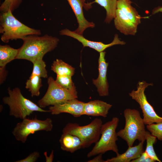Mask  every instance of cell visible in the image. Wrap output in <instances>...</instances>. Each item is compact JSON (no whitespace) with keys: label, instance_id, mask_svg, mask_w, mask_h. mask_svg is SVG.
<instances>
[{"label":"cell","instance_id":"cell-22","mask_svg":"<svg viewBox=\"0 0 162 162\" xmlns=\"http://www.w3.org/2000/svg\"><path fill=\"white\" fill-rule=\"evenodd\" d=\"M42 86L41 77L37 75H31L26 82L25 88L30 92L32 97L39 95L40 89Z\"/></svg>","mask_w":162,"mask_h":162},{"label":"cell","instance_id":"cell-16","mask_svg":"<svg viewBox=\"0 0 162 162\" xmlns=\"http://www.w3.org/2000/svg\"><path fill=\"white\" fill-rule=\"evenodd\" d=\"M145 141L140 142L134 146H128L127 150L122 154H118L115 157L107 159L105 162H130L139 157L144 152Z\"/></svg>","mask_w":162,"mask_h":162},{"label":"cell","instance_id":"cell-29","mask_svg":"<svg viewBox=\"0 0 162 162\" xmlns=\"http://www.w3.org/2000/svg\"><path fill=\"white\" fill-rule=\"evenodd\" d=\"M131 162H154V160L149 157L144 151L138 158L132 160Z\"/></svg>","mask_w":162,"mask_h":162},{"label":"cell","instance_id":"cell-28","mask_svg":"<svg viewBox=\"0 0 162 162\" xmlns=\"http://www.w3.org/2000/svg\"><path fill=\"white\" fill-rule=\"evenodd\" d=\"M39 153L37 151H34L30 154L26 158L21 160H17L16 162H35L40 157Z\"/></svg>","mask_w":162,"mask_h":162},{"label":"cell","instance_id":"cell-24","mask_svg":"<svg viewBox=\"0 0 162 162\" xmlns=\"http://www.w3.org/2000/svg\"><path fill=\"white\" fill-rule=\"evenodd\" d=\"M32 62L33 64V68L31 75H37L43 78L48 77L46 63L43 58L36 59Z\"/></svg>","mask_w":162,"mask_h":162},{"label":"cell","instance_id":"cell-32","mask_svg":"<svg viewBox=\"0 0 162 162\" xmlns=\"http://www.w3.org/2000/svg\"><path fill=\"white\" fill-rule=\"evenodd\" d=\"M44 155L45 156L46 162H52L54 157V151L53 150L51 152L49 156L47 155L46 152H45L44 153Z\"/></svg>","mask_w":162,"mask_h":162},{"label":"cell","instance_id":"cell-11","mask_svg":"<svg viewBox=\"0 0 162 162\" xmlns=\"http://www.w3.org/2000/svg\"><path fill=\"white\" fill-rule=\"evenodd\" d=\"M61 35H66L73 38L80 42L83 47H88L93 49L98 52L104 51L106 48L116 45H124L125 42L121 40L118 35L116 34L114 35L113 40L110 43L106 44L101 42H96L89 40L83 36L77 34L74 31H71L67 28H65L59 31Z\"/></svg>","mask_w":162,"mask_h":162},{"label":"cell","instance_id":"cell-12","mask_svg":"<svg viewBox=\"0 0 162 162\" xmlns=\"http://www.w3.org/2000/svg\"><path fill=\"white\" fill-rule=\"evenodd\" d=\"M85 103L77 98L67 101L62 104L50 106L49 112L52 115L61 113H69L74 117L77 118L83 115Z\"/></svg>","mask_w":162,"mask_h":162},{"label":"cell","instance_id":"cell-10","mask_svg":"<svg viewBox=\"0 0 162 162\" xmlns=\"http://www.w3.org/2000/svg\"><path fill=\"white\" fill-rule=\"evenodd\" d=\"M71 7L76 18L78 26L74 31L76 33L82 35L87 28H94L95 24L90 22L85 18L83 11V8L87 10L92 7L90 2H86L85 0H67Z\"/></svg>","mask_w":162,"mask_h":162},{"label":"cell","instance_id":"cell-18","mask_svg":"<svg viewBox=\"0 0 162 162\" xmlns=\"http://www.w3.org/2000/svg\"><path fill=\"white\" fill-rule=\"evenodd\" d=\"M130 0H117V8L121 9L130 20L138 26L141 23V17L132 6Z\"/></svg>","mask_w":162,"mask_h":162},{"label":"cell","instance_id":"cell-25","mask_svg":"<svg viewBox=\"0 0 162 162\" xmlns=\"http://www.w3.org/2000/svg\"><path fill=\"white\" fill-rule=\"evenodd\" d=\"M71 77L72 76L68 75H57L55 80L58 84L64 88L77 92Z\"/></svg>","mask_w":162,"mask_h":162},{"label":"cell","instance_id":"cell-30","mask_svg":"<svg viewBox=\"0 0 162 162\" xmlns=\"http://www.w3.org/2000/svg\"><path fill=\"white\" fill-rule=\"evenodd\" d=\"M8 74V71L6 67L0 68V83L2 84L6 79Z\"/></svg>","mask_w":162,"mask_h":162},{"label":"cell","instance_id":"cell-20","mask_svg":"<svg viewBox=\"0 0 162 162\" xmlns=\"http://www.w3.org/2000/svg\"><path fill=\"white\" fill-rule=\"evenodd\" d=\"M92 4L97 3L103 7L106 11L105 22L109 23L115 17L117 8V0H94L91 2Z\"/></svg>","mask_w":162,"mask_h":162},{"label":"cell","instance_id":"cell-8","mask_svg":"<svg viewBox=\"0 0 162 162\" xmlns=\"http://www.w3.org/2000/svg\"><path fill=\"white\" fill-rule=\"evenodd\" d=\"M52 128V121L50 118L44 120L36 117L31 119L26 118L16 124L12 133L17 141L24 143L30 134L39 131H50Z\"/></svg>","mask_w":162,"mask_h":162},{"label":"cell","instance_id":"cell-26","mask_svg":"<svg viewBox=\"0 0 162 162\" xmlns=\"http://www.w3.org/2000/svg\"><path fill=\"white\" fill-rule=\"evenodd\" d=\"M22 0H4L0 6V11L4 13L10 10L12 13L20 6Z\"/></svg>","mask_w":162,"mask_h":162},{"label":"cell","instance_id":"cell-27","mask_svg":"<svg viewBox=\"0 0 162 162\" xmlns=\"http://www.w3.org/2000/svg\"><path fill=\"white\" fill-rule=\"evenodd\" d=\"M146 128L158 139L162 140V122L146 125Z\"/></svg>","mask_w":162,"mask_h":162},{"label":"cell","instance_id":"cell-1","mask_svg":"<svg viewBox=\"0 0 162 162\" xmlns=\"http://www.w3.org/2000/svg\"><path fill=\"white\" fill-rule=\"evenodd\" d=\"M31 35L21 39L22 45L19 49L16 59H25L32 62L34 60L43 58L47 53L57 47L59 39L48 34L43 36Z\"/></svg>","mask_w":162,"mask_h":162},{"label":"cell","instance_id":"cell-33","mask_svg":"<svg viewBox=\"0 0 162 162\" xmlns=\"http://www.w3.org/2000/svg\"><path fill=\"white\" fill-rule=\"evenodd\" d=\"M159 12H162V7L158 6L154 8L152 11V14H154Z\"/></svg>","mask_w":162,"mask_h":162},{"label":"cell","instance_id":"cell-23","mask_svg":"<svg viewBox=\"0 0 162 162\" xmlns=\"http://www.w3.org/2000/svg\"><path fill=\"white\" fill-rule=\"evenodd\" d=\"M157 138L152 135L149 131H146V146L145 152L148 156L154 161L161 162V161L157 157L154 150L153 145L156 142Z\"/></svg>","mask_w":162,"mask_h":162},{"label":"cell","instance_id":"cell-7","mask_svg":"<svg viewBox=\"0 0 162 162\" xmlns=\"http://www.w3.org/2000/svg\"><path fill=\"white\" fill-rule=\"evenodd\" d=\"M48 88L44 96L38 102L41 108L63 103L67 101L77 98V92L64 88L58 84L51 76L47 79Z\"/></svg>","mask_w":162,"mask_h":162},{"label":"cell","instance_id":"cell-14","mask_svg":"<svg viewBox=\"0 0 162 162\" xmlns=\"http://www.w3.org/2000/svg\"><path fill=\"white\" fill-rule=\"evenodd\" d=\"M116 28L125 35H135L137 26L134 23L120 8H117L114 18Z\"/></svg>","mask_w":162,"mask_h":162},{"label":"cell","instance_id":"cell-5","mask_svg":"<svg viewBox=\"0 0 162 162\" xmlns=\"http://www.w3.org/2000/svg\"><path fill=\"white\" fill-rule=\"evenodd\" d=\"M117 117H113L112 120L102 124L101 128V137L92 150L87 154L88 158H90L100 154H104L106 152L112 151L116 154L118 150L116 144L118 136L116 129L119 122Z\"/></svg>","mask_w":162,"mask_h":162},{"label":"cell","instance_id":"cell-21","mask_svg":"<svg viewBox=\"0 0 162 162\" xmlns=\"http://www.w3.org/2000/svg\"><path fill=\"white\" fill-rule=\"evenodd\" d=\"M75 68L61 59H56L51 66V70L57 75H68L72 76L74 74Z\"/></svg>","mask_w":162,"mask_h":162},{"label":"cell","instance_id":"cell-34","mask_svg":"<svg viewBox=\"0 0 162 162\" xmlns=\"http://www.w3.org/2000/svg\"><path fill=\"white\" fill-rule=\"evenodd\" d=\"M88 0V1H90V0Z\"/></svg>","mask_w":162,"mask_h":162},{"label":"cell","instance_id":"cell-3","mask_svg":"<svg viewBox=\"0 0 162 162\" xmlns=\"http://www.w3.org/2000/svg\"><path fill=\"white\" fill-rule=\"evenodd\" d=\"M8 96L3 98V103L9 107V114L16 118L24 119L34 111L49 112L39 106L31 100L26 98L22 94L20 89L15 87L7 89Z\"/></svg>","mask_w":162,"mask_h":162},{"label":"cell","instance_id":"cell-17","mask_svg":"<svg viewBox=\"0 0 162 162\" xmlns=\"http://www.w3.org/2000/svg\"><path fill=\"white\" fill-rule=\"evenodd\" d=\"M59 142L62 150L71 153L82 148V143L79 138L69 134L63 133Z\"/></svg>","mask_w":162,"mask_h":162},{"label":"cell","instance_id":"cell-15","mask_svg":"<svg viewBox=\"0 0 162 162\" xmlns=\"http://www.w3.org/2000/svg\"><path fill=\"white\" fill-rule=\"evenodd\" d=\"M112 106V105L99 100L90 101L85 103L83 115L106 118Z\"/></svg>","mask_w":162,"mask_h":162},{"label":"cell","instance_id":"cell-13","mask_svg":"<svg viewBox=\"0 0 162 162\" xmlns=\"http://www.w3.org/2000/svg\"><path fill=\"white\" fill-rule=\"evenodd\" d=\"M106 52H100L98 60L99 74L98 78L92 80L93 83L97 88V91L100 96H106L109 95V85L106 74L108 63L105 59Z\"/></svg>","mask_w":162,"mask_h":162},{"label":"cell","instance_id":"cell-19","mask_svg":"<svg viewBox=\"0 0 162 162\" xmlns=\"http://www.w3.org/2000/svg\"><path fill=\"white\" fill-rule=\"evenodd\" d=\"M18 49H14L8 45H0V68L6 67V64L16 59Z\"/></svg>","mask_w":162,"mask_h":162},{"label":"cell","instance_id":"cell-31","mask_svg":"<svg viewBox=\"0 0 162 162\" xmlns=\"http://www.w3.org/2000/svg\"><path fill=\"white\" fill-rule=\"evenodd\" d=\"M102 154H98L97 156L95 157L93 159L89 160L88 162H105V161L102 158Z\"/></svg>","mask_w":162,"mask_h":162},{"label":"cell","instance_id":"cell-6","mask_svg":"<svg viewBox=\"0 0 162 162\" xmlns=\"http://www.w3.org/2000/svg\"><path fill=\"white\" fill-rule=\"evenodd\" d=\"M102 120L94 119L89 124L83 126L76 123H68L63 129L62 133H68L78 136L82 143V148L96 143L100 138Z\"/></svg>","mask_w":162,"mask_h":162},{"label":"cell","instance_id":"cell-4","mask_svg":"<svg viewBox=\"0 0 162 162\" xmlns=\"http://www.w3.org/2000/svg\"><path fill=\"white\" fill-rule=\"evenodd\" d=\"M124 115L125 126L117 133L118 136L124 140L128 146H132L136 140L140 142L145 141L146 131L140 112L136 109L127 108L124 110Z\"/></svg>","mask_w":162,"mask_h":162},{"label":"cell","instance_id":"cell-9","mask_svg":"<svg viewBox=\"0 0 162 162\" xmlns=\"http://www.w3.org/2000/svg\"><path fill=\"white\" fill-rule=\"evenodd\" d=\"M152 85V83H147L145 81L139 82L137 89L133 90L129 93V96L140 105L143 113L144 122L146 125L162 122V117L156 113L147 100L145 94V89L149 86Z\"/></svg>","mask_w":162,"mask_h":162},{"label":"cell","instance_id":"cell-2","mask_svg":"<svg viewBox=\"0 0 162 162\" xmlns=\"http://www.w3.org/2000/svg\"><path fill=\"white\" fill-rule=\"evenodd\" d=\"M10 10L2 13L0 15V33L2 34L1 40L8 43L10 40L22 39L26 36L40 35L41 32L28 27L22 23L13 15Z\"/></svg>","mask_w":162,"mask_h":162}]
</instances>
